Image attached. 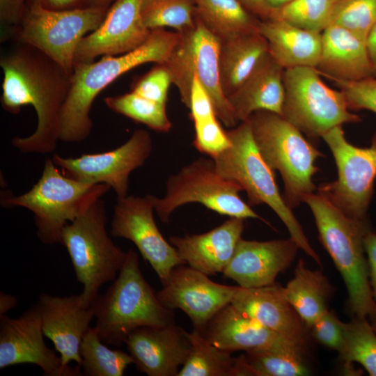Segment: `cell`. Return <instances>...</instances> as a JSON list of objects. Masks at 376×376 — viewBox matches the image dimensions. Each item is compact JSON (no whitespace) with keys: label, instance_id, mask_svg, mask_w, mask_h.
Instances as JSON below:
<instances>
[{"label":"cell","instance_id":"6da1fadb","mask_svg":"<svg viewBox=\"0 0 376 376\" xmlns=\"http://www.w3.org/2000/svg\"><path fill=\"white\" fill-rule=\"evenodd\" d=\"M3 73L1 103L13 114L31 105L37 116L36 130L14 136L12 144L24 153H51L59 139L61 112L71 87L72 74L38 49L26 45L1 57Z\"/></svg>","mask_w":376,"mask_h":376},{"label":"cell","instance_id":"7a4b0ae2","mask_svg":"<svg viewBox=\"0 0 376 376\" xmlns=\"http://www.w3.org/2000/svg\"><path fill=\"white\" fill-rule=\"evenodd\" d=\"M179 38L176 31L153 29L143 44L127 53L104 56L96 62L75 63L70 90L61 112L59 139L73 143L87 139L93 128L90 111L96 96L137 66L166 63Z\"/></svg>","mask_w":376,"mask_h":376},{"label":"cell","instance_id":"3957f363","mask_svg":"<svg viewBox=\"0 0 376 376\" xmlns=\"http://www.w3.org/2000/svg\"><path fill=\"white\" fill-rule=\"evenodd\" d=\"M304 202L313 214L322 244L343 278L352 313L369 318L376 304L363 245L371 230L369 222L350 217L319 191L306 196Z\"/></svg>","mask_w":376,"mask_h":376},{"label":"cell","instance_id":"277c9868","mask_svg":"<svg viewBox=\"0 0 376 376\" xmlns=\"http://www.w3.org/2000/svg\"><path fill=\"white\" fill-rule=\"evenodd\" d=\"M95 328L103 343L119 346L129 334L141 327L174 323L173 310L164 306L143 277L136 251H127L114 282L94 301Z\"/></svg>","mask_w":376,"mask_h":376},{"label":"cell","instance_id":"5b68a950","mask_svg":"<svg viewBox=\"0 0 376 376\" xmlns=\"http://www.w3.org/2000/svg\"><path fill=\"white\" fill-rule=\"evenodd\" d=\"M231 146L213 158L217 171L237 183L246 192L250 206L267 205L278 215L299 249L320 267L322 264L303 229L281 195L273 171L263 157L247 119L227 131Z\"/></svg>","mask_w":376,"mask_h":376},{"label":"cell","instance_id":"8992f818","mask_svg":"<svg viewBox=\"0 0 376 376\" xmlns=\"http://www.w3.org/2000/svg\"><path fill=\"white\" fill-rule=\"evenodd\" d=\"M107 184L75 180L62 173L52 158L45 160L41 177L19 196L5 194L3 207H22L33 212L37 235L45 244H61L64 227L86 212L110 189Z\"/></svg>","mask_w":376,"mask_h":376},{"label":"cell","instance_id":"52a82bcc","mask_svg":"<svg viewBox=\"0 0 376 376\" xmlns=\"http://www.w3.org/2000/svg\"><path fill=\"white\" fill-rule=\"evenodd\" d=\"M252 133L265 161L278 171L284 183L283 198L292 209L317 189L313 177L315 162L322 156L297 127L281 115L258 111L248 118Z\"/></svg>","mask_w":376,"mask_h":376},{"label":"cell","instance_id":"ba28073f","mask_svg":"<svg viewBox=\"0 0 376 376\" xmlns=\"http://www.w3.org/2000/svg\"><path fill=\"white\" fill-rule=\"evenodd\" d=\"M104 202L100 198L61 232V244L66 249L81 292L88 303L99 296L102 285L117 277L127 252L116 246L106 230Z\"/></svg>","mask_w":376,"mask_h":376},{"label":"cell","instance_id":"9c48e42d","mask_svg":"<svg viewBox=\"0 0 376 376\" xmlns=\"http://www.w3.org/2000/svg\"><path fill=\"white\" fill-rule=\"evenodd\" d=\"M180 38L167 61L172 84L181 101L189 108L194 77L209 94L218 119L226 127L237 126L238 120L224 94L219 74L220 40L196 15L195 25L179 33Z\"/></svg>","mask_w":376,"mask_h":376},{"label":"cell","instance_id":"30bf717a","mask_svg":"<svg viewBox=\"0 0 376 376\" xmlns=\"http://www.w3.org/2000/svg\"><path fill=\"white\" fill-rule=\"evenodd\" d=\"M242 190L237 183L218 173L212 158H198L169 177L163 197L151 195V198L163 223H167L179 207L198 203L222 215L258 219L268 224L241 198Z\"/></svg>","mask_w":376,"mask_h":376},{"label":"cell","instance_id":"8fae6325","mask_svg":"<svg viewBox=\"0 0 376 376\" xmlns=\"http://www.w3.org/2000/svg\"><path fill=\"white\" fill-rule=\"evenodd\" d=\"M109 8L81 7L51 10L39 4H26L16 26L19 44L31 46L72 74L78 45L87 33L97 29Z\"/></svg>","mask_w":376,"mask_h":376},{"label":"cell","instance_id":"7c38bea8","mask_svg":"<svg viewBox=\"0 0 376 376\" xmlns=\"http://www.w3.org/2000/svg\"><path fill=\"white\" fill-rule=\"evenodd\" d=\"M315 68L284 69V100L281 116L301 132L318 139L331 128L358 123L340 91L329 87Z\"/></svg>","mask_w":376,"mask_h":376},{"label":"cell","instance_id":"4fadbf2b","mask_svg":"<svg viewBox=\"0 0 376 376\" xmlns=\"http://www.w3.org/2000/svg\"><path fill=\"white\" fill-rule=\"evenodd\" d=\"M330 148L338 169V178L322 185L318 191L345 214L366 222L376 178V141L368 148H359L347 141L342 125L321 136Z\"/></svg>","mask_w":376,"mask_h":376},{"label":"cell","instance_id":"5bb4252c","mask_svg":"<svg viewBox=\"0 0 376 376\" xmlns=\"http://www.w3.org/2000/svg\"><path fill=\"white\" fill-rule=\"evenodd\" d=\"M152 148L150 134L139 129L113 150L75 158L54 155L52 159L65 175L84 182L109 185L121 198L127 196L130 173L144 164Z\"/></svg>","mask_w":376,"mask_h":376},{"label":"cell","instance_id":"9a60e30c","mask_svg":"<svg viewBox=\"0 0 376 376\" xmlns=\"http://www.w3.org/2000/svg\"><path fill=\"white\" fill-rule=\"evenodd\" d=\"M151 194L118 198L111 224V235L132 242L164 285L177 265H185L175 248L159 231L153 215Z\"/></svg>","mask_w":376,"mask_h":376},{"label":"cell","instance_id":"2e32d148","mask_svg":"<svg viewBox=\"0 0 376 376\" xmlns=\"http://www.w3.org/2000/svg\"><path fill=\"white\" fill-rule=\"evenodd\" d=\"M38 304L19 317L0 315V369L22 363L41 368L45 376H80L81 368L64 366L61 357L45 344Z\"/></svg>","mask_w":376,"mask_h":376},{"label":"cell","instance_id":"e0dca14e","mask_svg":"<svg viewBox=\"0 0 376 376\" xmlns=\"http://www.w3.org/2000/svg\"><path fill=\"white\" fill-rule=\"evenodd\" d=\"M163 285L156 292L161 304L169 309L182 310L201 333L219 310L231 303L239 287L214 282L208 275L183 265L171 270Z\"/></svg>","mask_w":376,"mask_h":376},{"label":"cell","instance_id":"ac0fdd59","mask_svg":"<svg viewBox=\"0 0 376 376\" xmlns=\"http://www.w3.org/2000/svg\"><path fill=\"white\" fill-rule=\"evenodd\" d=\"M141 3L142 0H114L100 26L80 41L75 63L123 54L143 44L151 30L143 23Z\"/></svg>","mask_w":376,"mask_h":376},{"label":"cell","instance_id":"d6986e66","mask_svg":"<svg viewBox=\"0 0 376 376\" xmlns=\"http://www.w3.org/2000/svg\"><path fill=\"white\" fill-rule=\"evenodd\" d=\"M94 301L88 303L81 293L65 297L42 293L39 296L37 304L43 334L53 343L64 366L71 361L81 364L79 346L95 315Z\"/></svg>","mask_w":376,"mask_h":376},{"label":"cell","instance_id":"ffe728a7","mask_svg":"<svg viewBox=\"0 0 376 376\" xmlns=\"http://www.w3.org/2000/svg\"><path fill=\"white\" fill-rule=\"evenodd\" d=\"M124 343L136 368L148 376H178L191 350L188 332L175 323L136 328Z\"/></svg>","mask_w":376,"mask_h":376},{"label":"cell","instance_id":"44dd1931","mask_svg":"<svg viewBox=\"0 0 376 376\" xmlns=\"http://www.w3.org/2000/svg\"><path fill=\"white\" fill-rule=\"evenodd\" d=\"M230 304L308 353L311 340L309 329L286 299L280 284L251 288L239 286Z\"/></svg>","mask_w":376,"mask_h":376},{"label":"cell","instance_id":"7402d4cb","mask_svg":"<svg viewBox=\"0 0 376 376\" xmlns=\"http://www.w3.org/2000/svg\"><path fill=\"white\" fill-rule=\"evenodd\" d=\"M299 249L291 237L265 242L242 238L223 274L242 288L270 285L291 265Z\"/></svg>","mask_w":376,"mask_h":376},{"label":"cell","instance_id":"603a6c76","mask_svg":"<svg viewBox=\"0 0 376 376\" xmlns=\"http://www.w3.org/2000/svg\"><path fill=\"white\" fill-rule=\"evenodd\" d=\"M244 220L230 217L208 232L171 236L169 241L185 264L208 276L223 273L242 239Z\"/></svg>","mask_w":376,"mask_h":376},{"label":"cell","instance_id":"cb8c5ba5","mask_svg":"<svg viewBox=\"0 0 376 376\" xmlns=\"http://www.w3.org/2000/svg\"><path fill=\"white\" fill-rule=\"evenodd\" d=\"M202 334L215 347L231 353L297 346L241 312L230 303L210 320Z\"/></svg>","mask_w":376,"mask_h":376},{"label":"cell","instance_id":"d4e9b609","mask_svg":"<svg viewBox=\"0 0 376 376\" xmlns=\"http://www.w3.org/2000/svg\"><path fill=\"white\" fill-rule=\"evenodd\" d=\"M316 69L330 80L357 81L374 77L366 40L333 24L322 32Z\"/></svg>","mask_w":376,"mask_h":376},{"label":"cell","instance_id":"484cf974","mask_svg":"<svg viewBox=\"0 0 376 376\" xmlns=\"http://www.w3.org/2000/svg\"><path fill=\"white\" fill-rule=\"evenodd\" d=\"M284 69L269 53L244 82L227 97L239 122L258 111L281 116L284 100Z\"/></svg>","mask_w":376,"mask_h":376},{"label":"cell","instance_id":"4316f807","mask_svg":"<svg viewBox=\"0 0 376 376\" xmlns=\"http://www.w3.org/2000/svg\"><path fill=\"white\" fill-rule=\"evenodd\" d=\"M258 31L267 42L269 53L283 69L317 68L322 49V33L276 19L260 21Z\"/></svg>","mask_w":376,"mask_h":376},{"label":"cell","instance_id":"83f0119b","mask_svg":"<svg viewBox=\"0 0 376 376\" xmlns=\"http://www.w3.org/2000/svg\"><path fill=\"white\" fill-rule=\"evenodd\" d=\"M268 54L267 42L259 31L220 40V80L226 97L244 82Z\"/></svg>","mask_w":376,"mask_h":376},{"label":"cell","instance_id":"f1b7e54d","mask_svg":"<svg viewBox=\"0 0 376 376\" xmlns=\"http://www.w3.org/2000/svg\"><path fill=\"white\" fill-rule=\"evenodd\" d=\"M283 292L308 329L329 309L334 287L322 271L308 268L300 259L293 277L283 287Z\"/></svg>","mask_w":376,"mask_h":376},{"label":"cell","instance_id":"f546056e","mask_svg":"<svg viewBox=\"0 0 376 376\" xmlns=\"http://www.w3.org/2000/svg\"><path fill=\"white\" fill-rule=\"evenodd\" d=\"M189 354L178 376H246L243 354L234 357L231 352L211 343L198 330L188 332Z\"/></svg>","mask_w":376,"mask_h":376},{"label":"cell","instance_id":"4dcf8cb0","mask_svg":"<svg viewBox=\"0 0 376 376\" xmlns=\"http://www.w3.org/2000/svg\"><path fill=\"white\" fill-rule=\"evenodd\" d=\"M197 16L220 40L258 31L260 20L237 0H194Z\"/></svg>","mask_w":376,"mask_h":376},{"label":"cell","instance_id":"1f68e13d","mask_svg":"<svg viewBox=\"0 0 376 376\" xmlns=\"http://www.w3.org/2000/svg\"><path fill=\"white\" fill-rule=\"evenodd\" d=\"M306 354L295 345L281 346L245 352L248 376H302L311 370Z\"/></svg>","mask_w":376,"mask_h":376},{"label":"cell","instance_id":"d6a6232c","mask_svg":"<svg viewBox=\"0 0 376 376\" xmlns=\"http://www.w3.org/2000/svg\"><path fill=\"white\" fill-rule=\"evenodd\" d=\"M100 339L96 329L90 327L84 334L79 346L81 367L86 376H122L130 363V354L119 350H111Z\"/></svg>","mask_w":376,"mask_h":376},{"label":"cell","instance_id":"836d02e7","mask_svg":"<svg viewBox=\"0 0 376 376\" xmlns=\"http://www.w3.org/2000/svg\"><path fill=\"white\" fill-rule=\"evenodd\" d=\"M141 13L150 30L168 27L181 33L196 23L194 0H142Z\"/></svg>","mask_w":376,"mask_h":376},{"label":"cell","instance_id":"e575fe53","mask_svg":"<svg viewBox=\"0 0 376 376\" xmlns=\"http://www.w3.org/2000/svg\"><path fill=\"white\" fill-rule=\"evenodd\" d=\"M345 365L361 364L370 376H376V332L367 318L354 317L345 324V337L338 353Z\"/></svg>","mask_w":376,"mask_h":376},{"label":"cell","instance_id":"d590c367","mask_svg":"<svg viewBox=\"0 0 376 376\" xmlns=\"http://www.w3.org/2000/svg\"><path fill=\"white\" fill-rule=\"evenodd\" d=\"M109 109L159 132H167L171 127L166 104L145 98L132 91L104 99Z\"/></svg>","mask_w":376,"mask_h":376},{"label":"cell","instance_id":"8d00e7d4","mask_svg":"<svg viewBox=\"0 0 376 376\" xmlns=\"http://www.w3.org/2000/svg\"><path fill=\"white\" fill-rule=\"evenodd\" d=\"M335 0H293L271 10L269 19L285 21L308 31L322 33L331 24Z\"/></svg>","mask_w":376,"mask_h":376},{"label":"cell","instance_id":"74e56055","mask_svg":"<svg viewBox=\"0 0 376 376\" xmlns=\"http://www.w3.org/2000/svg\"><path fill=\"white\" fill-rule=\"evenodd\" d=\"M375 23L376 0H342L336 2L331 24L346 29L366 40Z\"/></svg>","mask_w":376,"mask_h":376},{"label":"cell","instance_id":"f35d334b","mask_svg":"<svg viewBox=\"0 0 376 376\" xmlns=\"http://www.w3.org/2000/svg\"><path fill=\"white\" fill-rule=\"evenodd\" d=\"M217 117L194 123L193 146L201 153L213 159L230 147V140L221 127Z\"/></svg>","mask_w":376,"mask_h":376},{"label":"cell","instance_id":"ab89813d","mask_svg":"<svg viewBox=\"0 0 376 376\" xmlns=\"http://www.w3.org/2000/svg\"><path fill=\"white\" fill-rule=\"evenodd\" d=\"M343 93L350 110L367 109L376 113V77L357 81L331 79ZM376 141V137H375Z\"/></svg>","mask_w":376,"mask_h":376},{"label":"cell","instance_id":"60d3db41","mask_svg":"<svg viewBox=\"0 0 376 376\" xmlns=\"http://www.w3.org/2000/svg\"><path fill=\"white\" fill-rule=\"evenodd\" d=\"M345 324L334 311L328 309L308 329L311 338L317 343L339 353L344 342Z\"/></svg>","mask_w":376,"mask_h":376},{"label":"cell","instance_id":"b9f144b4","mask_svg":"<svg viewBox=\"0 0 376 376\" xmlns=\"http://www.w3.org/2000/svg\"><path fill=\"white\" fill-rule=\"evenodd\" d=\"M171 84L172 82L168 70L164 64L157 63L135 82L132 91L152 101L166 104Z\"/></svg>","mask_w":376,"mask_h":376},{"label":"cell","instance_id":"7bdbcfd3","mask_svg":"<svg viewBox=\"0 0 376 376\" xmlns=\"http://www.w3.org/2000/svg\"><path fill=\"white\" fill-rule=\"evenodd\" d=\"M194 123L217 117L212 100L196 77H194L189 108Z\"/></svg>","mask_w":376,"mask_h":376},{"label":"cell","instance_id":"ee69618b","mask_svg":"<svg viewBox=\"0 0 376 376\" xmlns=\"http://www.w3.org/2000/svg\"><path fill=\"white\" fill-rule=\"evenodd\" d=\"M27 0H0L1 24L17 26L24 15Z\"/></svg>","mask_w":376,"mask_h":376},{"label":"cell","instance_id":"f6af8a7d","mask_svg":"<svg viewBox=\"0 0 376 376\" xmlns=\"http://www.w3.org/2000/svg\"><path fill=\"white\" fill-rule=\"evenodd\" d=\"M365 252L368 257L369 279L372 293L376 301V233L370 230L363 240Z\"/></svg>","mask_w":376,"mask_h":376},{"label":"cell","instance_id":"bcb514c9","mask_svg":"<svg viewBox=\"0 0 376 376\" xmlns=\"http://www.w3.org/2000/svg\"><path fill=\"white\" fill-rule=\"evenodd\" d=\"M36 3L51 10H68L85 7L84 0H27L26 4Z\"/></svg>","mask_w":376,"mask_h":376},{"label":"cell","instance_id":"7dc6e473","mask_svg":"<svg viewBox=\"0 0 376 376\" xmlns=\"http://www.w3.org/2000/svg\"><path fill=\"white\" fill-rule=\"evenodd\" d=\"M244 7L256 17L263 20L268 19L270 17L271 9L265 0H237Z\"/></svg>","mask_w":376,"mask_h":376},{"label":"cell","instance_id":"c3c4849f","mask_svg":"<svg viewBox=\"0 0 376 376\" xmlns=\"http://www.w3.org/2000/svg\"><path fill=\"white\" fill-rule=\"evenodd\" d=\"M366 43L373 75L376 77V23L370 31Z\"/></svg>","mask_w":376,"mask_h":376},{"label":"cell","instance_id":"681fc988","mask_svg":"<svg viewBox=\"0 0 376 376\" xmlns=\"http://www.w3.org/2000/svg\"><path fill=\"white\" fill-rule=\"evenodd\" d=\"M17 306L15 297L3 292L0 293V315H5L8 311Z\"/></svg>","mask_w":376,"mask_h":376},{"label":"cell","instance_id":"f907efd6","mask_svg":"<svg viewBox=\"0 0 376 376\" xmlns=\"http://www.w3.org/2000/svg\"><path fill=\"white\" fill-rule=\"evenodd\" d=\"M114 0H84L85 7H106L109 8Z\"/></svg>","mask_w":376,"mask_h":376},{"label":"cell","instance_id":"816d5d0a","mask_svg":"<svg viewBox=\"0 0 376 376\" xmlns=\"http://www.w3.org/2000/svg\"><path fill=\"white\" fill-rule=\"evenodd\" d=\"M293 0H265L268 7L272 10L283 6Z\"/></svg>","mask_w":376,"mask_h":376},{"label":"cell","instance_id":"f5cc1de1","mask_svg":"<svg viewBox=\"0 0 376 376\" xmlns=\"http://www.w3.org/2000/svg\"><path fill=\"white\" fill-rule=\"evenodd\" d=\"M370 321V324L374 329V331L376 332V304L375 306L373 312L368 318Z\"/></svg>","mask_w":376,"mask_h":376},{"label":"cell","instance_id":"db71d44e","mask_svg":"<svg viewBox=\"0 0 376 376\" xmlns=\"http://www.w3.org/2000/svg\"><path fill=\"white\" fill-rule=\"evenodd\" d=\"M336 2L340 1L342 0H335Z\"/></svg>","mask_w":376,"mask_h":376}]
</instances>
